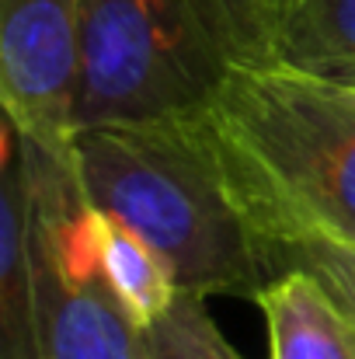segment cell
Wrapping results in <instances>:
<instances>
[{
    "mask_svg": "<svg viewBox=\"0 0 355 359\" xmlns=\"http://www.w3.org/2000/svg\"><path fill=\"white\" fill-rule=\"evenodd\" d=\"M146 342L153 359H244L199 293H178L174 304L146 325Z\"/></svg>",
    "mask_w": 355,
    "mask_h": 359,
    "instance_id": "cell-9",
    "label": "cell"
},
{
    "mask_svg": "<svg viewBox=\"0 0 355 359\" xmlns=\"http://www.w3.org/2000/svg\"><path fill=\"white\" fill-rule=\"evenodd\" d=\"M0 359H39V293L21 182V143L7 116L0 147Z\"/></svg>",
    "mask_w": 355,
    "mask_h": 359,
    "instance_id": "cell-6",
    "label": "cell"
},
{
    "mask_svg": "<svg viewBox=\"0 0 355 359\" xmlns=\"http://www.w3.org/2000/svg\"><path fill=\"white\" fill-rule=\"evenodd\" d=\"M74 171L95 210L164 258L178 293L254 300L282 272L234 206L199 112L77 129Z\"/></svg>",
    "mask_w": 355,
    "mask_h": 359,
    "instance_id": "cell-2",
    "label": "cell"
},
{
    "mask_svg": "<svg viewBox=\"0 0 355 359\" xmlns=\"http://www.w3.org/2000/svg\"><path fill=\"white\" fill-rule=\"evenodd\" d=\"M286 4H289V0H282V7H286Z\"/></svg>",
    "mask_w": 355,
    "mask_h": 359,
    "instance_id": "cell-12",
    "label": "cell"
},
{
    "mask_svg": "<svg viewBox=\"0 0 355 359\" xmlns=\"http://www.w3.org/2000/svg\"><path fill=\"white\" fill-rule=\"evenodd\" d=\"M268 359H355V318L303 265L279 272L254 297Z\"/></svg>",
    "mask_w": 355,
    "mask_h": 359,
    "instance_id": "cell-7",
    "label": "cell"
},
{
    "mask_svg": "<svg viewBox=\"0 0 355 359\" xmlns=\"http://www.w3.org/2000/svg\"><path fill=\"white\" fill-rule=\"evenodd\" d=\"M18 143L39 293V359H153L146 328L67 241L63 192L77 175L74 157H60L21 133Z\"/></svg>",
    "mask_w": 355,
    "mask_h": 359,
    "instance_id": "cell-4",
    "label": "cell"
},
{
    "mask_svg": "<svg viewBox=\"0 0 355 359\" xmlns=\"http://www.w3.org/2000/svg\"><path fill=\"white\" fill-rule=\"evenodd\" d=\"M279 60L355 81V0H289L279 18Z\"/></svg>",
    "mask_w": 355,
    "mask_h": 359,
    "instance_id": "cell-8",
    "label": "cell"
},
{
    "mask_svg": "<svg viewBox=\"0 0 355 359\" xmlns=\"http://www.w3.org/2000/svg\"><path fill=\"white\" fill-rule=\"evenodd\" d=\"M84 74V0H0V105L18 133L70 157Z\"/></svg>",
    "mask_w": 355,
    "mask_h": 359,
    "instance_id": "cell-5",
    "label": "cell"
},
{
    "mask_svg": "<svg viewBox=\"0 0 355 359\" xmlns=\"http://www.w3.org/2000/svg\"><path fill=\"white\" fill-rule=\"evenodd\" d=\"M331 297H335V293H331ZM335 300H338V304H342V307H345V311L355 318V300H345V297H335Z\"/></svg>",
    "mask_w": 355,
    "mask_h": 359,
    "instance_id": "cell-11",
    "label": "cell"
},
{
    "mask_svg": "<svg viewBox=\"0 0 355 359\" xmlns=\"http://www.w3.org/2000/svg\"><path fill=\"white\" fill-rule=\"evenodd\" d=\"M282 0H84L77 129L206 109L240 67L279 60Z\"/></svg>",
    "mask_w": 355,
    "mask_h": 359,
    "instance_id": "cell-3",
    "label": "cell"
},
{
    "mask_svg": "<svg viewBox=\"0 0 355 359\" xmlns=\"http://www.w3.org/2000/svg\"><path fill=\"white\" fill-rule=\"evenodd\" d=\"M199 126L282 272L300 248L355 251V81L286 60L240 67L199 109Z\"/></svg>",
    "mask_w": 355,
    "mask_h": 359,
    "instance_id": "cell-1",
    "label": "cell"
},
{
    "mask_svg": "<svg viewBox=\"0 0 355 359\" xmlns=\"http://www.w3.org/2000/svg\"><path fill=\"white\" fill-rule=\"evenodd\" d=\"M293 265L310 269L335 297L355 300V251L314 244V248H300V251L289 258V269H293Z\"/></svg>",
    "mask_w": 355,
    "mask_h": 359,
    "instance_id": "cell-10",
    "label": "cell"
}]
</instances>
